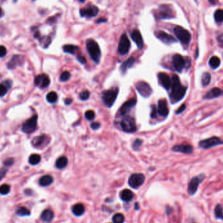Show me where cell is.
Segmentation results:
<instances>
[{"label": "cell", "mask_w": 223, "mask_h": 223, "mask_svg": "<svg viewBox=\"0 0 223 223\" xmlns=\"http://www.w3.org/2000/svg\"><path fill=\"white\" fill-rule=\"evenodd\" d=\"M187 91V88L181 84L180 80L177 75H174L171 78V93L170 98L172 103H175L184 98Z\"/></svg>", "instance_id": "obj_1"}, {"label": "cell", "mask_w": 223, "mask_h": 223, "mask_svg": "<svg viewBox=\"0 0 223 223\" xmlns=\"http://www.w3.org/2000/svg\"><path fill=\"white\" fill-rule=\"evenodd\" d=\"M86 47L91 59L95 63H99L101 56L99 44L93 39H88L86 42Z\"/></svg>", "instance_id": "obj_2"}, {"label": "cell", "mask_w": 223, "mask_h": 223, "mask_svg": "<svg viewBox=\"0 0 223 223\" xmlns=\"http://www.w3.org/2000/svg\"><path fill=\"white\" fill-rule=\"evenodd\" d=\"M118 92L119 89L116 87H114L110 89L103 91L102 98V100H103L105 105L106 106L111 107L114 105L118 97Z\"/></svg>", "instance_id": "obj_3"}, {"label": "cell", "mask_w": 223, "mask_h": 223, "mask_svg": "<svg viewBox=\"0 0 223 223\" xmlns=\"http://www.w3.org/2000/svg\"><path fill=\"white\" fill-rule=\"evenodd\" d=\"M174 32L180 42L185 45L188 44L191 39V35L189 31L181 26H176L174 29Z\"/></svg>", "instance_id": "obj_4"}, {"label": "cell", "mask_w": 223, "mask_h": 223, "mask_svg": "<svg viewBox=\"0 0 223 223\" xmlns=\"http://www.w3.org/2000/svg\"><path fill=\"white\" fill-rule=\"evenodd\" d=\"M121 127L122 129L127 133H134L136 130L137 127L135 120L133 118L130 116L124 117L121 122Z\"/></svg>", "instance_id": "obj_5"}, {"label": "cell", "mask_w": 223, "mask_h": 223, "mask_svg": "<svg viewBox=\"0 0 223 223\" xmlns=\"http://www.w3.org/2000/svg\"><path fill=\"white\" fill-rule=\"evenodd\" d=\"M159 19H170L174 17V13L168 5H163L160 6L157 13Z\"/></svg>", "instance_id": "obj_6"}, {"label": "cell", "mask_w": 223, "mask_h": 223, "mask_svg": "<svg viewBox=\"0 0 223 223\" xmlns=\"http://www.w3.org/2000/svg\"><path fill=\"white\" fill-rule=\"evenodd\" d=\"M223 144V141L217 136H213L209 138L203 140L200 142L199 146L203 149H209L219 145Z\"/></svg>", "instance_id": "obj_7"}, {"label": "cell", "mask_w": 223, "mask_h": 223, "mask_svg": "<svg viewBox=\"0 0 223 223\" xmlns=\"http://www.w3.org/2000/svg\"><path fill=\"white\" fill-rule=\"evenodd\" d=\"M37 115H34L28 119L22 125L23 132L26 133H32L37 129Z\"/></svg>", "instance_id": "obj_8"}, {"label": "cell", "mask_w": 223, "mask_h": 223, "mask_svg": "<svg viewBox=\"0 0 223 223\" xmlns=\"http://www.w3.org/2000/svg\"><path fill=\"white\" fill-rule=\"evenodd\" d=\"M130 48V42L127 35L123 34L120 38L118 44V52L121 55L127 54Z\"/></svg>", "instance_id": "obj_9"}, {"label": "cell", "mask_w": 223, "mask_h": 223, "mask_svg": "<svg viewBox=\"0 0 223 223\" xmlns=\"http://www.w3.org/2000/svg\"><path fill=\"white\" fill-rule=\"evenodd\" d=\"M204 180V176H195L191 179L188 185V193L190 195H194L198 190V188Z\"/></svg>", "instance_id": "obj_10"}, {"label": "cell", "mask_w": 223, "mask_h": 223, "mask_svg": "<svg viewBox=\"0 0 223 223\" xmlns=\"http://www.w3.org/2000/svg\"><path fill=\"white\" fill-rule=\"evenodd\" d=\"M136 89L138 93L144 97H149L153 92L150 85L144 81H140L136 84Z\"/></svg>", "instance_id": "obj_11"}, {"label": "cell", "mask_w": 223, "mask_h": 223, "mask_svg": "<svg viewBox=\"0 0 223 223\" xmlns=\"http://www.w3.org/2000/svg\"><path fill=\"white\" fill-rule=\"evenodd\" d=\"M145 181V176L142 174H133L129 179V185L134 188L140 187Z\"/></svg>", "instance_id": "obj_12"}, {"label": "cell", "mask_w": 223, "mask_h": 223, "mask_svg": "<svg viewBox=\"0 0 223 223\" xmlns=\"http://www.w3.org/2000/svg\"><path fill=\"white\" fill-rule=\"evenodd\" d=\"M172 64L175 69L181 72L185 67V61L180 54H176L172 57Z\"/></svg>", "instance_id": "obj_13"}, {"label": "cell", "mask_w": 223, "mask_h": 223, "mask_svg": "<svg viewBox=\"0 0 223 223\" xmlns=\"http://www.w3.org/2000/svg\"><path fill=\"white\" fill-rule=\"evenodd\" d=\"M98 13L99 9L93 5H89L80 10V14L83 17H94Z\"/></svg>", "instance_id": "obj_14"}, {"label": "cell", "mask_w": 223, "mask_h": 223, "mask_svg": "<svg viewBox=\"0 0 223 223\" xmlns=\"http://www.w3.org/2000/svg\"><path fill=\"white\" fill-rule=\"evenodd\" d=\"M34 82H35V84L37 86L41 88H46L49 85L50 81L47 74H39V75L35 77Z\"/></svg>", "instance_id": "obj_15"}, {"label": "cell", "mask_w": 223, "mask_h": 223, "mask_svg": "<svg viewBox=\"0 0 223 223\" xmlns=\"http://www.w3.org/2000/svg\"><path fill=\"white\" fill-rule=\"evenodd\" d=\"M158 78L160 84L166 89H169L171 85V80L167 74L164 72H160L158 74Z\"/></svg>", "instance_id": "obj_16"}, {"label": "cell", "mask_w": 223, "mask_h": 223, "mask_svg": "<svg viewBox=\"0 0 223 223\" xmlns=\"http://www.w3.org/2000/svg\"><path fill=\"white\" fill-rule=\"evenodd\" d=\"M136 104V99L135 98H132L127 101H126L123 103V105L119 109V112L122 115L124 116L125 114H127L131 108H133Z\"/></svg>", "instance_id": "obj_17"}, {"label": "cell", "mask_w": 223, "mask_h": 223, "mask_svg": "<svg viewBox=\"0 0 223 223\" xmlns=\"http://www.w3.org/2000/svg\"><path fill=\"white\" fill-rule=\"evenodd\" d=\"M24 57L19 55L14 56L12 59L8 63L7 67L9 69H14V68H16L18 66L22 65L24 64Z\"/></svg>", "instance_id": "obj_18"}, {"label": "cell", "mask_w": 223, "mask_h": 223, "mask_svg": "<svg viewBox=\"0 0 223 223\" xmlns=\"http://www.w3.org/2000/svg\"><path fill=\"white\" fill-rule=\"evenodd\" d=\"M157 112L160 116L163 117H167L168 115L169 110L167 106V101L165 99H161L158 102V108Z\"/></svg>", "instance_id": "obj_19"}, {"label": "cell", "mask_w": 223, "mask_h": 223, "mask_svg": "<svg viewBox=\"0 0 223 223\" xmlns=\"http://www.w3.org/2000/svg\"><path fill=\"white\" fill-rule=\"evenodd\" d=\"M157 37L159 39L161 40L162 42L168 44L175 43L176 41V40L174 37H172L171 35H169L167 33L162 31H160L157 33Z\"/></svg>", "instance_id": "obj_20"}, {"label": "cell", "mask_w": 223, "mask_h": 223, "mask_svg": "<svg viewBox=\"0 0 223 223\" xmlns=\"http://www.w3.org/2000/svg\"><path fill=\"white\" fill-rule=\"evenodd\" d=\"M130 36L139 49H142L144 47V41H143L141 33L138 30H133V32L131 33Z\"/></svg>", "instance_id": "obj_21"}, {"label": "cell", "mask_w": 223, "mask_h": 223, "mask_svg": "<svg viewBox=\"0 0 223 223\" xmlns=\"http://www.w3.org/2000/svg\"><path fill=\"white\" fill-rule=\"evenodd\" d=\"M172 150L176 152H180L186 154H191L193 151V147L189 144H178L172 147Z\"/></svg>", "instance_id": "obj_22"}, {"label": "cell", "mask_w": 223, "mask_h": 223, "mask_svg": "<svg viewBox=\"0 0 223 223\" xmlns=\"http://www.w3.org/2000/svg\"><path fill=\"white\" fill-rule=\"evenodd\" d=\"M222 93V91L219 88H214L211 89L204 97V99H213L219 97Z\"/></svg>", "instance_id": "obj_23"}, {"label": "cell", "mask_w": 223, "mask_h": 223, "mask_svg": "<svg viewBox=\"0 0 223 223\" xmlns=\"http://www.w3.org/2000/svg\"><path fill=\"white\" fill-rule=\"evenodd\" d=\"M54 214L53 211L51 209H47L44 210L42 212L41 215V219L44 222H50L54 219Z\"/></svg>", "instance_id": "obj_24"}, {"label": "cell", "mask_w": 223, "mask_h": 223, "mask_svg": "<svg viewBox=\"0 0 223 223\" xmlns=\"http://www.w3.org/2000/svg\"><path fill=\"white\" fill-rule=\"evenodd\" d=\"M47 137L46 135H41L36 136L32 140V145L35 147H41L47 141Z\"/></svg>", "instance_id": "obj_25"}, {"label": "cell", "mask_w": 223, "mask_h": 223, "mask_svg": "<svg viewBox=\"0 0 223 223\" xmlns=\"http://www.w3.org/2000/svg\"><path fill=\"white\" fill-rule=\"evenodd\" d=\"M135 62V59L133 57H130L129 59H127L126 61H124L122 65H121V67H120V69H121L122 72L124 74L126 71L128 69V68H130L132 67Z\"/></svg>", "instance_id": "obj_26"}, {"label": "cell", "mask_w": 223, "mask_h": 223, "mask_svg": "<svg viewBox=\"0 0 223 223\" xmlns=\"http://www.w3.org/2000/svg\"><path fill=\"white\" fill-rule=\"evenodd\" d=\"M54 179L50 175H45L41 177L39 180V185L42 187H47L53 183Z\"/></svg>", "instance_id": "obj_27"}, {"label": "cell", "mask_w": 223, "mask_h": 223, "mask_svg": "<svg viewBox=\"0 0 223 223\" xmlns=\"http://www.w3.org/2000/svg\"><path fill=\"white\" fill-rule=\"evenodd\" d=\"M134 194L129 189H125L121 192V198L125 202H130L133 200Z\"/></svg>", "instance_id": "obj_28"}, {"label": "cell", "mask_w": 223, "mask_h": 223, "mask_svg": "<svg viewBox=\"0 0 223 223\" xmlns=\"http://www.w3.org/2000/svg\"><path fill=\"white\" fill-rule=\"evenodd\" d=\"M72 213L76 216L82 215L85 211V207L82 204H77L74 205L72 209Z\"/></svg>", "instance_id": "obj_29"}, {"label": "cell", "mask_w": 223, "mask_h": 223, "mask_svg": "<svg viewBox=\"0 0 223 223\" xmlns=\"http://www.w3.org/2000/svg\"><path fill=\"white\" fill-rule=\"evenodd\" d=\"M63 50H64V52L71 54H75L79 50V48H78V47H77V46H75V45L66 44V45L64 46V47H63Z\"/></svg>", "instance_id": "obj_30"}, {"label": "cell", "mask_w": 223, "mask_h": 223, "mask_svg": "<svg viewBox=\"0 0 223 223\" xmlns=\"http://www.w3.org/2000/svg\"><path fill=\"white\" fill-rule=\"evenodd\" d=\"M209 65L211 68H213V69H216V68H217L220 66L221 60L218 57L213 56L209 59Z\"/></svg>", "instance_id": "obj_31"}, {"label": "cell", "mask_w": 223, "mask_h": 223, "mask_svg": "<svg viewBox=\"0 0 223 223\" xmlns=\"http://www.w3.org/2000/svg\"><path fill=\"white\" fill-rule=\"evenodd\" d=\"M68 163V160L65 157H60L57 159L56 162V167L58 169L65 168Z\"/></svg>", "instance_id": "obj_32"}, {"label": "cell", "mask_w": 223, "mask_h": 223, "mask_svg": "<svg viewBox=\"0 0 223 223\" xmlns=\"http://www.w3.org/2000/svg\"><path fill=\"white\" fill-rule=\"evenodd\" d=\"M215 216L217 219L223 220V208L221 205L217 204L215 208Z\"/></svg>", "instance_id": "obj_33"}, {"label": "cell", "mask_w": 223, "mask_h": 223, "mask_svg": "<svg viewBox=\"0 0 223 223\" xmlns=\"http://www.w3.org/2000/svg\"><path fill=\"white\" fill-rule=\"evenodd\" d=\"M41 156L38 154H32L29 157V163L31 165H36L41 161Z\"/></svg>", "instance_id": "obj_34"}, {"label": "cell", "mask_w": 223, "mask_h": 223, "mask_svg": "<svg viewBox=\"0 0 223 223\" xmlns=\"http://www.w3.org/2000/svg\"><path fill=\"white\" fill-rule=\"evenodd\" d=\"M16 215L21 217H26L30 215V211L25 207H20L16 210Z\"/></svg>", "instance_id": "obj_35"}, {"label": "cell", "mask_w": 223, "mask_h": 223, "mask_svg": "<svg viewBox=\"0 0 223 223\" xmlns=\"http://www.w3.org/2000/svg\"><path fill=\"white\" fill-rule=\"evenodd\" d=\"M202 84L204 86L209 85L211 82V74L209 72H204L202 76Z\"/></svg>", "instance_id": "obj_36"}, {"label": "cell", "mask_w": 223, "mask_h": 223, "mask_svg": "<svg viewBox=\"0 0 223 223\" xmlns=\"http://www.w3.org/2000/svg\"><path fill=\"white\" fill-rule=\"evenodd\" d=\"M58 99V95L54 91H51L47 95V100L50 103H54Z\"/></svg>", "instance_id": "obj_37"}, {"label": "cell", "mask_w": 223, "mask_h": 223, "mask_svg": "<svg viewBox=\"0 0 223 223\" xmlns=\"http://www.w3.org/2000/svg\"><path fill=\"white\" fill-rule=\"evenodd\" d=\"M215 20L217 22H222L223 21V10L217 9L214 14Z\"/></svg>", "instance_id": "obj_38"}, {"label": "cell", "mask_w": 223, "mask_h": 223, "mask_svg": "<svg viewBox=\"0 0 223 223\" xmlns=\"http://www.w3.org/2000/svg\"><path fill=\"white\" fill-rule=\"evenodd\" d=\"M112 220L114 223H124L125 217L122 213H117L114 215Z\"/></svg>", "instance_id": "obj_39"}, {"label": "cell", "mask_w": 223, "mask_h": 223, "mask_svg": "<svg viewBox=\"0 0 223 223\" xmlns=\"http://www.w3.org/2000/svg\"><path fill=\"white\" fill-rule=\"evenodd\" d=\"M10 190V187L7 184H3L0 186V194L2 195H6L9 194Z\"/></svg>", "instance_id": "obj_40"}, {"label": "cell", "mask_w": 223, "mask_h": 223, "mask_svg": "<svg viewBox=\"0 0 223 223\" xmlns=\"http://www.w3.org/2000/svg\"><path fill=\"white\" fill-rule=\"evenodd\" d=\"M70 77H71L70 73L68 72V71H64V72H63L61 73L60 78V81H61V82H66V81H68V79L70 78Z\"/></svg>", "instance_id": "obj_41"}, {"label": "cell", "mask_w": 223, "mask_h": 223, "mask_svg": "<svg viewBox=\"0 0 223 223\" xmlns=\"http://www.w3.org/2000/svg\"><path fill=\"white\" fill-rule=\"evenodd\" d=\"M8 89L9 88L7 87V85L4 83L0 84V97H3L6 94L8 91Z\"/></svg>", "instance_id": "obj_42"}, {"label": "cell", "mask_w": 223, "mask_h": 223, "mask_svg": "<svg viewBox=\"0 0 223 223\" xmlns=\"http://www.w3.org/2000/svg\"><path fill=\"white\" fill-rule=\"evenodd\" d=\"M95 114L93 110H88L85 113V117L88 120H92L95 118Z\"/></svg>", "instance_id": "obj_43"}, {"label": "cell", "mask_w": 223, "mask_h": 223, "mask_svg": "<svg viewBox=\"0 0 223 223\" xmlns=\"http://www.w3.org/2000/svg\"><path fill=\"white\" fill-rule=\"evenodd\" d=\"M89 95H90V93L88 91H87V90L84 91L82 93H81V94H80V98H81V99L82 101H86L87 99H89Z\"/></svg>", "instance_id": "obj_44"}, {"label": "cell", "mask_w": 223, "mask_h": 223, "mask_svg": "<svg viewBox=\"0 0 223 223\" xmlns=\"http://www.w3.org/2000/svg\"><path fill=\"white\" fill-rule=\"evenodd\" d=\"M157 114V110L156 106L155 105H152L151 106V118L153 119L156 118Z\"/></svg>", "instance_id": "obj_45"}, {"label": "cell", "mask_w": 223, "mask_h": 223, "mask_svg": "<svg viewBox=\"0 0 223 223\" xmlns=\"http://www.w3.org/2000/svg\"><path fill=\"white\" fill-rule=\"evenodd\" d=\"M14 161L13 158H9L5 160L3 162V164L5 167H10V166H12L14 164Z\"/></svg>", "instance_id": "obj_46"}, {"label": "cell", "mask_w": 223, "mask_h": 223, "mask_svg": "<svg viewBox=\"0 0 223 223\" xmlns=\"http://www.w3.org/2000/svg\"><path fill=\"white\" fill-rule=\"evenodd\" d=\"M7 54V49L3 46H0V58H3Z\"/></svg>", "instance_id": "obj_47"}, {"label": "cell", "mask_w": 223, "mask_h": 223, "mask_svg": "<svg viewBox=\"0 0 223 223\" xmlns=\"http://www.w3.org/2000/svg\"><path fill=\"white\" fill-rule=\"evenodd\" d=\"M77 60L80 63H81L82 64H85L86 63V59H85V57L81 54H78L77 56Z\"/></svg>", "instance_id": "obj_48"}, {"label": "cell", "mask_w": 223, "mask_h": 223, "mask_svg": "<svg viewBox=\"0 0 223 223\" xmlns=\"http://www.w3.org/2000/svg\"><path fill=\"white\" fill-rule=\"evenodd\" d=\"M142 144V141L140 139H136L133 143V148L137 149Z\"/></svg>", "instance_id": "obj_49"}, {"label": "cell", "mask_w": 223, "mask_h": 223, "mask_svg": "<svg viewBox=\"0 0 223 223\" xmlns=\"http://www.w3.org/2000/svg\"><path fill=\"white\" fill-rule=\"evenodd\" d=\"M7 171V169L5 168H2L0 169V181H1L4 178L5 175H6Z\"/></svg>", "instance_id": "obj_50"}, {"label": "cell", "mask_w": 223, "mask_h": 223, "mask_svg": "<svg viewBox=\"0 0 223 223\" xmlns=\"http://www.w3.org/2000/svg\"><path fill=\"white\" fill-rule=\"evenodd\" d=\"M101 127V124L98 122H93L91 124V128L93 130H97L99 129Z\"/></svg>", "instance_id": "obj_51"}, {"label": "cell", "mask_w": 223, "mask_h": 223, "mask_svg": "<svg viewBox=\"0 0 223 223\" xmlns=\"http://www.w3.org/2000/svg\"><path fill=\"white\" fill-rule=\"evenodd\" d=\"M185 108H186V106H185V105H182L179 108H178V110H177V111H176V114H181V112H184L185 110Z\"/></svg>", "instance_id": "obj_52"}, {"label": "cell", "mask_w": 223, "mask_h": 223, "mask_svg": "<svg viewBox=\"0 0 223 223\" xmlns=\"http://www.w3.org/2000/svg\"><path fill=\"white\" fill-rule=\"evenodd\" d=\"M217 40H218V42L219 43V44L223 46V33L221 34V35L218 37V38H217Z\"/></svg>", "instance_id": "obj_53"}, {"label": "cell", "mask_w": 223, "mask_h": 223, "mask_svg": "<svg viewBox=\"0 0 223 223\" xmlns=\"http://www.w3.org/2000/svg\"><path fill=\"white\" fill-rule=\"evenodd\" d=\"M107 21V20L106 19H102V18H101V19H99L98 20H97V24H100V23H102V22H106Z\"/></svg>", "instance_id": "obj_54"}, {"label": "cell", "mask_w": 223, "mask_h": 223, "mask_svg": "<svg viewBox=\"0 0 223 223\" xmlns=\"http://www.w3.org/2000/svg\"><path fill=\"white\" fill-rule=\"evenodd\" d=\"M71 102H72V99H70V98H67V99H66L65 100V103L67 105H68L71 104Z\"/></svg>", "instance_id": "obj_55"}, {"label": "cell", "mask_w": 223, "mask_h": 223, "mask_svg": "<svg viewBox=\"0 0 223 223\" xmlns=\"http://www.w3.org/2000/svg\"><path fill=\"white\" fill-rule=\"evenodd\" d=\"M2 14H3V11H2V9L1 8H0V16H2Z\"/></svg>", "instance_id": "obj_56"}, {"label": "cell", "mask_w": 223, "mask_h": 223, "mask_svg": "<svg viewBox=\"0 0 223 223\" xmlns=\"http://www.w3.org/2000/svg\"><path fill=\"white\" fill-rule=\"evenodd\" d=\"M79 1H80V2H81V3H84V2H85V0H79Z\"/></svg>", "instance_id": "obj_57"}, {"label": "cell", "mask_w": 223, "mask_h": 223, "mask_svg": "<svg viewBox=\"0 0 223 223\" xmlns=\"http://www.w3.org/2000/svg\"><path fill=\"white\" fill-rule=\"evenodd\" d=\"M209 1H210V2H213V0H209Z\"/></svg>", "instance_id": "obj_58"}, {"label": "cell", "mask_w": 223, "mask_h": 223, "mask_svg": "<svg viewBox=\"0 0 223 223\" xmlns=\"http://www.w3.org/2000/svg\"></svg>", "instance_id": "obj_59"}]
</instances>
